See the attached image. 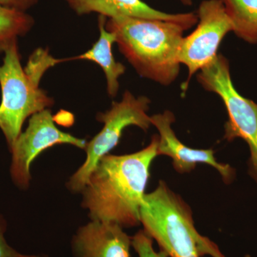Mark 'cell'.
Here are the masks:
<instances>
[{
	"instance_id": "1",
	"label": "cell",
	"mask_w": 257,
	"mask_h": 257,
	"mask_svg": "<svg viewBox=\"0 0 257 257\" xmlns=\"http://www.w3.org/2000/svg\"><path fill=\"white\" fill-rule=\"evenodd\" d=\"M158 135L141 151L130 155H106L99 160L83 189L82 206L92 221L114 223L121 227L140 223V209L150 176V167L158 156Z\"/></svg>"
},
{
	"instance_id": "2",
	"label": "cell",
	"mask_w": 257,
	"mask_h": 257,
	"mask_svg": "<svg viewBox=\"0 0 257 257\" xmlns=\"http://www.w3.org/2000/svg\"><path fill=\"white\" fill-rule=\"evenodd\" d=\"M119 52L139 75L169 86L180 72L179 52L187 30L181 24L133 17H116L106 21Z\"/></svg>"
},
{
	"instance_id": "3",
	"label": "cell",
	"mask_w": 257,
	"mask_h": 257,
	"mask_svg": "<svg viewBox=\"0 0 257 257\" xmlns=\"http://www.w3.org/2000/svg\"><path fill=\"white\" fill-rule=\"evenodd\" d=\"M140 222L169 256L224 257L215 243L198 233L188 205L165 182L145 194Z\"/></svg>"
},
{
	"instance_id": "4",
	"label": "cell",
	"mask_w": 257,
	"mask_h": 257,
	"mask_svg": "<svg viewBox=\"0 0 257 257\" xmlns=\"http://www.w3.org/2000/svg\"><path fill=\"white\" fill-rule=\"evenodd\" d=\"M0 51L5 53L0 66V128L10 150L27 118L50 107L54 100L39 87L40 79L27 73L22 67L18 40L0 47Z\"/></svg>"
},
{
	"instance_id": "5",
	"label": "cell",
	"mask_w": 257,
	"mask_h": 257,
	"mask_svg": "<svg viewBox=\"0 0 257 257\" xmlns=\"http://www.w3.org/2000/svg\"><path fill=\"white\" fill-rule=\"evenodd\" d=\"M198 82L208 92L219 96L228 114L225 124L224 140L231 142L242 139L250 150L248 172L257 182V104L236 90L230 73L229 62L218 54L210 63L197 74Z\"/></svg>"
},
{
	"instance_id": "6",
	"label": "cell",
	"mask_w": 257,
	"mask_h": 257,
	"mask_svg": "<svg viewBox=\"0 0 257 257\" xmlns=\"http://www.w3.org/2000/svg\"><path fill=\"white\" fill-rule=\"evenodd\" d=\"M150 104L147 96L136 97L126 91L121 101H114L109 110L98 114L96 119L104 123V127L87 143V160L69 180L71 190L83 191L99 160L119 143L125 128L137 126L147 132L152 125L151 118L147 114Z\"/></svg>"
},
{
	"instance_id": "7",
	"label": "cell",
	"mask_w": 257,
	"mask_h": 257,
	"mask_svg": "<svg viewBox=\"0 0 257 257\" xmlns=\"http://www.w3.org/2000/svg\"><path fill=\"white\" fill-rule=\"evenodd\" d=\"M197 15V28L184 37L179 49V62L187 67L189 74L183 91L192 76L215 58L223 39L233 30L221 0H204Z\"/></svg>"
},
{
	"instance_id": "8",
	"label": "cell",
	"mask_w": 257,
	"mask_h": 257,
	"mask_svg": "<svg viewBox=\"0 0 257 257\" xmlns=\"http://www.w3.org/2000/svg\"><path fill=\"white\" fill-rule=\"evenodd\" d=\"M61 144H69L85 150L86 140L63 133L55 126L49 109L32 115L28 127L20 134L10 149L13 154L11 175L15 183L23 189L28 188L31 176L30 167L42 152Z\"/></svg>"
},
{
	"instance_id": "9",
	"label": "cell",
	"mask_w": 257,
	"mask_h": 257,
	"mask_svg": "<svg viewBox=\"0 0 257 257\" xmlns=\"http://www.w3.org/2000/svg\"><path fill=\"white\" fill-rule=\"evenodd\" d=\"M152 125L159 134L158 155H166L173 160V166L179 173H187L195 168L198 163L207 164L215 168L226 182L234 177V170L228 165L219 163L212 150H196L184 145L179 141L172 130L175 116L172 111L166 110L161 114L152 115Z\"/></svg>"
},
{
	"instance_id": "10",
	"label": "cell",
	"mask_w": 257,
	"mask_h": 257,
	"mask_svg": "<svg viewBox=\"0 0 257 257\" xmlns=\"http://www.w3.org/2000/svg\"><path fill=\"white\" fill-rule=\"evenodd\" d=\"M77 13L82 15L96 13L106 18L126 16L165 20L181 24L187 30L198 23L196 13L170 14L151 8L142 0H64Z\"/></svg>"
},
{
	"instance_id": "11",
	"label": "cell",
	"mask_w": 257,
	"mask_h": 257,
	"mask_svg": "<svg viewBox=\"0 0 257 257\" xmlns=\"http://www.w3.org/2000/svg\"><path fill=\"white\" fill-rule=\"evenodd\" d=\"M131 245L121 226L99 221L81 228L74 241L77 257H130Z\"/></svg>"
},
{
	"instance_id": "12",
	"label": "cell",
	"mask_w": 257,
	"mask_h": 257,
	"mask_svg": "<svg viewBox=\"0 0 257 257\" xmlns=\"http://www.w3.org/2000/svg\"><path fill=\"white\" fill-rule=\"evenodd\" d=\"M106 17L102 15L99 16V40L93 45L90 50L77 57H71L70 60H89L99 64L106 76L108 94L110 97H115L119 91V83L118 79L124 74L126 68L124 64L115 60L111 47L116 42V37L113 32L106 30Z\"/></svg>"
},
{
	"instance_id": "13",
	"label": "cell",
	"mask_w": 257,
	"mask_h": 257,
	"mask_svg": "<svg viewBox=\"0 0 257 257\" xmlns=\"http://www.w3.org/2000/svg\"><path fill=\"white\" fill-rule=\"evenodd\" d=\"M232 32L250 44L257 43V0H221Z\"/></svg>"
},
{
	"instance_id": "14",
	"label": "cell",
	"mask_w": 257,
	"mask_h": 257,
	"mask_svg": "<svg viewBox=\"0 0 257 257\" xmlns=\"http://www.w3.org/2000/svg\"><path fill=\"white\" fill-rule=\"evenodd\" d=\"M33 25L30 15L0 5V47L26 35Z\"/></svg>"
},
{
	"instance_id": "15",
	"label": "cell",
	"mask_w": 257,
	"mask_h": 257,
	"mask_svg": "<svg viewBox=\"0 0 257 257\" xmlns=\"http://www.w3.org/2000/svg\"><path fill=\"white\" fill-rule=\"evenodd\" d=\"M153 239L146 231H140L132 238V245L140 257H170L163 250L157 252L153 248Z\"/></svg>"
},
{
	"instance_id": "16",
	"label": "cell",
	"mask_w": 257,
	"mask_h": 257,
	"mask_svg": "<svg viewBox=\"0 0 257 257\" xmlns=\"http://www.w3.org/2000/svg\"><path fill=\"white\" fill-rule=\"evenodd\" d=\"M6 226V221L0 216V257H40L22 254L10 246L4 237Z\"/></svg>"
},
{
	"instance_id": "17",
	"label": "cell",
	"mask_w": 257,
	"mask_h": 257,
	"mask_svg": "<svg viewBox=\"0 0 257 257\" xmlns=\"http://www.w3.org/2000/svg\"><path fill=\"white\" fill-rule=\"evenodd\" d=\"M36 1L37 0H0V5L11 9L24 12V10L35 4Z\"/></svg>"
},
{
	"instance_id": "18",
	"label": "cell",
	"mask_w": 257,
	"mask_h": 257,
	"mask_svg": "<svg viewBox=\"0 0 257 257\" xmlns=\"http://www.w3.org/2000/svg\"><path fill=\"white\" fill-rule=\"evenodd\" d=\"M179 1L186 6H191L193 3V0H179Z\"/></svg>"
}]
</instances>
